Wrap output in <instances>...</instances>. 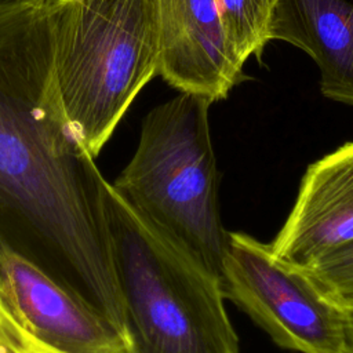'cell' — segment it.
Listing matches in <instances>:
<instances>
[{
    "mask_svg": "<svg viewBox=\"0 0 353 353\" xmlns=\"http://www.w3.org/2000/svg\"><path fill=\"white\" fill-rule=\"evenodd\" d=\"M353 241V142L312 163L287 221L270 244L273 255L305 269Z\"/></svg>",
    "mask_w": 353,
    "mask_h": 353,
    "instance_id": "obj_8",
    "label": "cell"
},
{
    "mask_svg": "<svg viewBox=\"0 0 353 353\" xmlns=\"http://www.w3.org/2000/svg\"><path fill=\"white\" fill-rule=\"evenodd\" d=\"M159 69L181 92L225 99L243 77L216 0H154Z\"/></svg>",
    "mask_w": 353,
    "mask_h": 353,
    "instance_id": "obj_6",
    "label": "cell"
},
{
    "mask_svg": "<svg viewBox=\"0 0 353 353\" xmlns=\"http://www.w3.org/2000/svg\"><path fill=\"white\" fill-rule=\"evenodd\" d=\"M277 0H216L228 39L244 65L261 57L269 39L270 18Z\"/></svg>",
    "mask_w": 353,
    "mask_h": 353,
    "instance_id": "obj_10",
    "label": "cell"
},
{
    "mask_svg": "<svg viewBox=\"0 0 353 353\" xmlns=\"http://www.w3.org/2000/svg\"><path fill=\"white\" fill-rule=\"evenodd\" d=\"M211 103L179 92L153 108L134 156L110 185L141 218L221 279L229 232L219 215Z\"/></svg>",
    "mask_w": 353,
    "mask_h": 353,
    "instance_id": "obj_3",
    "label": "cell"
},
{
    "mask_svg": "<svg viewBox=\"0 0 353 353\" xmlns=\"http://www.w3.org/2000/svg\"><path fill=\"white\" fill-rule=\"evenodd\" d=\"M269 39L306 52L319 66L323 95L353 106V3L277 0Z\"/></svg>",
    "mask_w": 353,
    "mask_h": 353,
    "instance_id": "obj_9",
    "label": "cell"
},
{
    "mask_svg": "<svg viewBox=\"0 0 353 353\" xmlns=\"http://www.w3.org/2000/svg\"><path fill=\"white\" fill-rule=\"evenodd\" d=\"M0 281L26 327L50 347L61 353H127L123 334L105 316L3 247Z\"/></svg>",
    "mask_w": 353,
    "mask_h": 353,
    "instance_id": "obj_7",
    "label": "cell"
},
{
    "mask_svg": "<svg viewBox=\"0 0 353 353\" xmlns=\"http://www.w3.org/2000/svg\"><path fill=\"white\" fill-rule=\"evenodd\" d=\"M127 353H240L221 279L105 185Z\"/></svg>",
    "mask_w": 353,
    "mask_h": 353,
    "instance_id": "obj_2",
    "label": "cell"
},
{
    "mask_svg": "<svg viewBox=\"0 0 353 353\" xmlns=\"http://www.w3.org/2000/svg\"><path fill=\"white\" fill-rule=\"evenodd\" d=\"M0 353H61L26 327L0 281Z\"/></svg>",
    "mask_w": 353,
    "mask_h": 353,
    "instance_id": "obj_12",
    "label": "cell"
},
{
    "mask_svg": "<svg viewBox=\"0 0 353 353\" xmlns=\"http://www.w3.org/2000/svg\"><path fill=\"white\" fill-rule=\"evenodd\" d=\"M345 310V332L342 353H353V307Z\"/></svg>",
    "mask_w": 353,
    "mask_h": 353,
    "instance_id": "obj_13",
    "label": "cell"
},
{
    "mask_svg": "<svg viewBox=\"0 0 353 353\" xmlns=\"http://www.w3.org/2000/svg\"><path fill=\"white\" fill-rule=\"evenodd\" d=\"M54 62L70 128L95 159L159 69L154 0H52Z\"/></svg>",
    "mask_w": 353,
    "mask_h": 353,
    "instance_id": "obj_4",
    "label": "cell"
},
{
    "mask_svg": "<svg viewBox=\"0 0 353 353\" xmlns=\"http://www.w3.org/2000/svg\"><path fill=\"white\" fill-rule=\"evenodd\" d=\"M301 270L334 303L342 309L353 307V241Z\"/></svg>",
    "mask_w": 353,
    "mask_h": 353,
    "instance_id": "obj_11",
    "label": "cell"
},
{
    "mask_svg": "<svg viewBox=\"0 0 353 353\" xmlns=\"http://www.w3.org/2000/svg\"><path fill=\"white\" fill-rule=\"evenodd\" d=\"M51 1L0 0V247L34 263L125 339L108 181L63 109Z\"/></svg>",
    "mask_w": 353,
    "mask_h": 353,
    "instance_id": "obj_1",
    "label": "cell"
},
{
    "mask_svg": "<svg viewBox=\"0 0 353 353\" xmlns=\"http://www.w3.org/2000/svg\"><path fill=\"white\" fill-rule=\"evenodd\" d=\"M221 284L276 345L299 353H342L345 310L298 268L250 234L229 232Z\"/></svg>",
    "mask_w": 353,
    "mask_h": 353,
    "instance_id": "obj_5",
    "label": "cell"
}]
</instances>
